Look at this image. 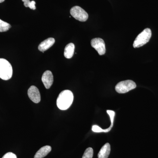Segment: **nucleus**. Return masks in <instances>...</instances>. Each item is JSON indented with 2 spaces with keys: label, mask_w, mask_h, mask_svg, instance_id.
<instances>
[{
  "label": "nucleus",
  "mask_w": 158,
  "mask_h": 158,
  "mask_svg": "<svg viewBox=\"0 0 158 158\" xmlns=\"http://www.w3.org/2000/svg\"><path fill=\"white\" fill-rule=\"evenodd\" d=\"M73 94L70 90H66L59 94L57 99V106L62 110H67L71 106L73 100Z\"/></svg>",
  "instance_id": "nucleus-1"
},
{
  "label": "nucleus",
  "mask_w": 158,
  "mask_h": 158,
  "mask_svg": "<svg viewBox=\"0 0 158 158\" xmlns=\"http://www.w3.org/2000/svg\"><path fill=\"white\" fill-rule=\"evenodd\" d=\"M13 70L11 64L6 59H0V78L7 81L11 78Z\"/></svg>",
  "instance_id": "nucleus-2"
},
{
  "label": "nucleus",
  "mask_w": 158,
  "mask_h": 158,
  "mask_svg": "<svg viewBox=\"0 0 158 158\" xmlns=\"http://www.w3.org/2000/svg\"><path fill=\"white\" fill-rule=\"evenodd\" d=\"M151 37L152 31L151 29H144V31L136 37L133 43V47L136 48L143 46L148 42Z\"/></svg>",
  "instance_id": "nucleus-3"
},
{
  "label": "nucleus",
  "mask_w": 158,
  "mask_h": 158,
  "mask_svg": "<svg viewBox=\"0 0 158 158\" xmlns=\"http://www.w3.org/2000/svg\"><path fill=\"white\" fill-rule=\"evenodd\" d=\"M136 88V85L135 82L131 80H127L118 83L115 87V90L118 93L124 94Z\"/></svg>",
  "instance_id": "nucleus-4"
},
{
  "label": "nucleus",
  "mask_w": 158,
  "mask_h": 158,
  "mask_svg": "<svg viewBox=\"0 0 158 158\" xmlns=\"http://www.w3.org/2000/svg\"><path fill=\"white\" fill-rule=\"evenodd\" d=\"M70 12L72 16L79 21L85 22L88 19V13L79 6L73 7L71 9Z\"/></svg>",
  "instance_id": "nucleus-5"
},
{
  "label": "nucleus",
  "mask_w": 158,
  "mask_h": 158,
  "mask_svg": "<svg viewBox=\"0 0 158 158\" xmlns=\"http://www.w3.org/2000/svg\"><path fill=\"white\" fill-rule=\"evenodd\" d=\"M91 46L95 49L100 56L104 55L106 52V45L103 40L100 38H95L91 40Z\"/></svg>",
  "instance_id": "nucleus-6"
},
{
  "label": "nucleus",
  "mask_w": 158,
  "mask_h": 158,
  "mask_svg": "<svg viewBox=\"0 0 158 158\" xmlns=\"http://www.w3.org/2000/svg\"><path fill=\"white\" fill-rule=\"evenodd\" d=\"M29 98L35 103H38L40 101L41 97L38 88L35 86H32L28 90Z\"/></svg>",
  "instance_id": "nucleus-7"
},
{
  "label": "nucleus",
  "mask_w": 158,
  "mask_h": 158,
  "mask_svg": "<svg viewBox=\"0 0 158 158\" xmlns=\"http://www.w3.org/2000/svg\"><path fill=\"white\" fill-rule=\"evenodd\" d=\"M42 81L46 89H49L53 83V76L52 72L49 70L46 71L43 74Z\"/></svg>",
  "instance_id": "nucleus-8"
},
{
  "label": "nucleus",
  "mask_w": 158,
  "mask_h": 158,
  "mask_svg": "<svg viewBox=\"0 0 158 158\" xmlns=\"http://www.w3.org/2000/svg\"><path fill=\"white\" fill-rule=\"evenodd\" d=\"M55 43V40L54 38L52 37L48 38L39 44L38 47V49L40 52H44L52 46Z\"/></svg>",
  "instance_id": "nucleus-9"
},
{
  "label": "nucleus",
  "mask_w": 158,
  "mask_h": 158,
  "mask_svg": "<svg viewBox=\"0 0 158 158\" xmlns=\"http://www.w3.org/2000/svg\"><path fill=\"white\" fill-rule=\"evenodd\" d=\"M52 150V148L49 145L44 146L40 148L34 156V158H43L47 155Z\"/></svg>",
  "instance_id": "nucleus-10"
},
{
  "label": "nucleus",
  "mask_w": 158,
  "mask_h": 158,
  "mask_svg": "<svg viewBox=\"0 0 158 158\" xmlns=\"http://www.w3.org/2000/svg\"><path fill=\"white\" fill-rule=\"evenodd\" d=\"M111 148L109 143H107L102 147L98 154V158H108L110 154Z\"/></svg>",
  "instance_id": "nucleus-11"
},
{
  "label": "nucleus",
  "mask_w": 158,
  "mask_h": 158,
  "mask_svg": "<svg viewBox=\"0 0 158 158\" xmlns=\"http://www.w3.org/2000/svg\"><path fill=\"white\" fill-rule=\"evenodd\" d=\"M75 45L73 43L69 44L65 46L64 50V56L66 59H71L73 56L74 52Z\"/></svg>",
  "instance_id": "nucleus-12"
},
{
  "label": "nucleus",
  "mask_w": 158,
  "mask_h": 158,
  "mask_svg": "<svg viewBox=\"0 0 158 158\" xmlns=\"http://www.w3.org/2000/svg\"><path fill=\"white\" fill-rule=\"evenodd\" d=\"M11 27V26L9 23L0 19V32H6Z\"/></svg>",
  "instance_id": "nucleus-13"
},
{
  "label": "nucleus",
  "mask_w": 158,
  "mask_h": 158,
  "mask_svg": "<svg viewBox=\"0 0 158 158\" xmlns=\"http://www.w3.org/2000/svg\"><path fill=\"white\" fill-rule=\"evenodd\" d=\"M93 156V149L91 148H88L85 150L82 158H92Z\"/></svg>",
  "instance_id": "nucleus-14"
},
{
  "label": "nucleus",
  "mask_w": 158,
  "mask_h": 158,
  "mask_svg": "<svg viewBox=\"0 0 158 158\" xmlns=\"http://www.w3.org/2000/svg\"><path fill=\"white\" fill-rule=\"evenodd\" d=\"M24 5L26 7H29L30 9H33V10H35L36 9V6H35V4L36 2L34 1H32L31 2L30 0H26V1H24Z\"/></svg>",
  "instance_id": "nucleus-15"
},
{
  "label": "nucleus",
  "mask_w": 158,
  "mask_h": 158,
  "mask_svg": "<svg viewBox=\"0 0 158 158\" xmlns=\"http://www.w3.org/2000/svg\"><path fill=\"white\" fill-rule=\"evenodd\" d=\"M107 113L110 115V118H111V125L110 128H112L113 126V120H114V117L115 116V113L114 111H112V110H107Z\"/></svg>",
  "instance_id": "nucleus-16"
},
{
  "label": "nucleus",
  "mask_w": 158,
  "mask_h": 158,
  "mask_svg": "<svg viewBox=\"0 0 158 158\" xmlns=\"http://www.w3.org/2000/svg\"><path fill=\"white\" fill-rule=\"evenodd\" d=\"M92 130L93 131L97 133L102 132H103L104 131V130L102 129L101 128L96 125L93 126Z\"/></svg>",
  "instance_id": "nucleus-17"
},
{
  "label": "nucleus",
  "mask_w": 158,
  "mask_h": 158,
  "mask_svg": "<svg viewBox=\"0 0 158 158\" xmlns=\"http://www.w3.org/2000/svg\"><path fill=\"white\" fill-rule=\"evenodd\" d=\"M2 158H17V156L13 153L8 152L3 156Z\"/></svg>",
  "instance_id": "nucleus-18"
},
{
  "label": "nucleus",
  "mask_w": 158,
  "mask_h": 158,
  "mask_svg": "<svg viewBox=\"0 0 158 158\" xmlns=\"http://www.w3.org/2000/svg\"><path fill=\"white\" fill-rule=\"evenodd\" d=\"M5 1V0H0V3L3 2H4Z\"/></svg>",
  "instance_id": "nucleus-19"
},
{
  "label": "nucleus",
  "mask_w": 158,
  "mask_h": 158,
  "mask_svg": "<svg viewBox=\"0 0 158 158\" xmlns=\"http://www.w3.org/2000/svg\"><path fill=\"white\" fill-rule=\"evenodd\" d=\"M26 1V0H22V1L23 2H24V1Z\"/></svg>",
  "instance_id": "nucleus-20"
}]
</instances>
